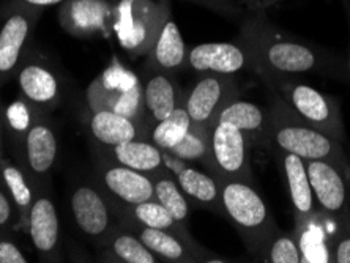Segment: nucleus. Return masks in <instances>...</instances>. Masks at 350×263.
<instances>
[{
  "mask_svg": "<svg viewBox=\"0 0 350 263\" xmlns=\"http://www.w3.org/2000/svg\"><path fill=\"white\" fill-rule=\"evenodd\" d=\"M349 71H350V57H349Z\"/></svg>",
  "mask_w": 350,
  "mask_h": 263,
  "instance_id": "ea45409f",
  "label": "nucleus"
},
{
  "mask_svg": "<svg viewBox=\"0 0 350 263\" xmlns=\"http://www.w3.org/2000/svg\"><path fill=\"white\" fill-rule=\"evenodd\" d=\"M59 156V137L44 117L35 115L23 136V169L37 191H48V182Z\"/></svg>",
  "mask_w": 350,
  "mask_h": 263,
  "instance_id": "7ed1b4c3",
  "label": "nucleus"
},
{
  "mask_svg": "<svg viewBox=\"0 0 350 263\" xmlns=\"http://www.w3.org/2000/svg\"><path fill=\"white\" fill-rule=\"evenodd\" d=\"M271 137L281 152L292 153L305 161H312V159L328 161L336 150V146L325 133L310 125L280 123L273 128Z\"/></svg>",
  "mask_w": 350,
  "mask_h": 263,
  "instance_id": "423d86ee",
  "label": "nucleus"
},
{
  "mask_svg": "<svg viewBox=\"0 0 350 263\" xmlns=\"http://www.w3.org/2000/svg\"><path fill=\"white\" fill-rule=\"evenodd\" d=\"M120 94H122L120 90L107 87L105 84V81H103V77L98 76L96 79L89 85V89H87V94H85L87 107H89L92 113L100 112V111H112Z\"/></svg>",
  "mask_w": 350,
  "mask_h": 263,
  "instance_id": "2f4dec72",
  "label": "nucleus"
},
{
  "mask_svg": "<svg viewBox=\"0 0 350 263\" xmlns=\"http://www.w3.org/2000/svg\"><path fill=\"white\" fill-rule=\"evenodd\" d=\"M128 225L158 259L167 262H194L198 259V246H194L189 238H185L174 232L150 229V227H144L136 223Z\"/></svg>",
  "mask_w": 350,
  "mask_h": 263,
  "instance_id": "4468645a",
  "label": "nucleus"
},
{
  "mask_svg": "<svg viewBox=\"0 0 350 263\" xmlns=\"http://www.w3.org/2000/svg\"><path fill=\"white\" fill-rule=\"evenodd\" d=\"M177 183L187 197L213 211L223 210L221 202V183L218 178L207 175L202 170L185 167L177 174Z\"/></svg>",
  "mask_w": 350,
  "mask_h": 263,
  "instance_id": "412c9836",
  "label": "nucleus"
},
{
  "mask_svg": "<svg viewBox=\"0 0 350 263\" xmlns=\"http://www.w3.org/2000/svg\"><path fill=\"white\" fill-rule=\"evenodd\" d=\"M219 183L250 178L243 131L230 123L216 122L210 133V153L205 163Z\"/></svg>",
  "mask_w": 350,
  "mask_h": 263,
  "instance_id": "f03ea898",
  "label": "nucleus"
},
{
  "mask_svg": "<svg viewBox=\"0 0 350 263\" xmlns=\"http://www.w3.org/2000/svg\"><path fill=\"white\" fill-rule=\"evenodd\" d=\"M291 106L306 125L325 133L338 125V113L332 105L330 98L310 85L297 84L287 92Z\"/></svg>",
  "mask_w": 350,
  "mask_h": 263,
  "instance_id": "9b49d317",
  "label": "nucleus"
},
{
  "mask_svg": "<svg viewBox=\"0 0 350 263\" xmlns=\"http://www.w3.org/2000/svg\"><path fill=\"white\" fill-rule=\"evenodd\" d=\"M112 202V200H111ZM117 205V207H122V204H112ZM126 214H130L128 218V223H136L144 227H150V229H159V230H167L174 232V234H178L185 236V238H189L187 235V230L182 223L175 221L174 216L169 213V211L163 207L161 204L157 202L155 199L146 200V202L137 204V205H130V208H125Z\"/></svg>",
  "mask_w": 350,
  "mask_h": 263,
  "instance_id": "393cba45",
  "label": "nucleus"
},
{
  "mask_svg": "<svg viewBox=\"0 0 350 263\" xmlns=\"http://www.w3.org/2000/svg\"><path fill=\"white\" fill-rule=\"evenodd\" d=\"M282 166H284V175L287 180V186H289L291 200L297 213L301 216L311 214L314 207V193L310 183V177H308L305 159L298 158L292 153H284Z\"/></svg>",
  "mask_w": 350,
  "mask_h": 263,
  "instance_id": "5701e85b",
  "label": "nucleus"
},
{
  "mask_svg": "<svg viewBox=\"0 0 350 263\" xmlns=\"http://www.w3.org/2000/svg\"><path fill=\"white\" fill-rule=\"evenodd\" d=\"M70 207L78 229L92 240L105 243L116 229L111 199L89 183L78 184L71 191Z\"/></svg>",
  "mask_w": 350,
  "mask_h": 263,
  "instance_id": "20e7f679",
  "label": "nucleus"
},
{
  "mask_svg": "<svg viewBox=\"0 0 350 263\" xmlns=\"http://www.w3.org/2000/svg\"><path fill=\"white\" fill-rule=\"evenodd\" d=\"M24 2L32 5V7H49V5L62 3L64 0H24Z\"/></svg>",
  "mask_w": 350,
  "mask_h": 263,
  "instance_id": "4c0bfd02",
  "label": "nucleus"
},
{
  "mask_svg": "<svg viewBox=\"0 0 350 263\" xmlns=\"http://www.w3.org/2000/svg\"><path fill=\"white\" fill-rule=\"evenodd\" d=\"M109 5L105 0H70L62 8L60 20L66 32L76 37H92L105 30Z\"/></svg>",
  "mask_w": 350,
  "mask_h": 263,
  "instance_id": "ddd939ff",
  "label": "nucleus"
},
{
  "mask_svg": "<svg viewBox=\"0 0 350 263\" xmlns=\"http://www.w3.org/2000/svg\"><path fill=\"white\" fill-rule=\"evenodd\" d=\"M223 213L237 225L246 240H256L271 225V219L264 199L256 189L241 180L221 183Z\"/></svg>",
  "mask_w": 350,
  "mask_h": 263,
  "instance_id": "f257e3e1",
  "label": "nucleus"
},
{
  "mask_svg": "<svg viewBox=\"0 0 350 263\" xmlns=\"http://www.w3.org/2000/svg\"><path fill=\"white\" fill-rule=\"evenodd\" d=\"M117 260L125 263H157L158 257L142 243L135 232L114 229L105 243Z\"/></svg>",
  "mask_w": 350,
  "mask_h": 263,
  "instance_id": "a878e982",
  "label": "nucleus"
},
{
  "mask_svg": "<svg viewBox=\"0 0 350 263\" xmlns=\"http://www.w3.org/2000/svg\"><path fill=\"white\" fill-rule=\"evenodd\" d=\"M218 122L230 123L243 133H256L264 128L265 115L254 102L234 100L221 111Z\"/></svg>",
  "mask_w": 350,
  "mask_h": 263,
  "instance_id": "c85d7f7f",
  "label": "nucleus"
},
{
  "mask_svg": "<svg viewBox=\"0 0 350 263\" xmlns=\"http://www.w3.org/2000/svg\"><path fill=\"white\" fill-rule=\"evenodd\" d=\"M30 35V18L14 13L5 20L0 30V81L16 73L24 46Z\"/></svg>",
  "mask_w": 350,
  "mask_h": 263,
  "instance_id": "dca6fc26",
  "label": "nucleus"
},
{
  "mask_svg": "<svg viewBox=\"0 0 350 263\" xmlns=\"http://www.w3.org/2000/svg\"><path fill=\"white\" fill-rule=\"evenodd\" d=\"M27 229L30 240L44 260L57 262L60 259V224L57 208L48 191H38L27 214Z\"/></svg>",
  "mask_w": 350,
  "mask_h": 263,
  "instance_id": "6e6552de",
  "label": "nucleus"
},
{
  "mask_svg": "<svg viewBox=\"0 0 350 263\" xmlns=\"http://www.w3.org/2000/svg\"><path fill=\"white\" fill-rule=\"evenodd\" d=\"M24 252L12 240H0V263H27Z\"/></svg>",
  "mask_w": 350,
  "mask_h": 263,
  "instance_id": "c9c22d12",
  "label": "nucleus"
},
{
  "mask_svg": "<svg viewBox=\"0 0 350 263\" xmlns=\"http://www.w3.org/2000/svg\"><path fill=\"white\" fill-rule=\"evenodd\" d=\"M89 126L92 137L98 143L109 148L133 141V139H139L141 136V128L136 125V122L114 111H100L92 113Z\"/></svg>",
  "mask_w": 350,
  "mask_h": 263,
  "instance_id": "a211bd4d",
  "label": "nucleus"
},
{
  "mask_svg": "<svg viewBox=\"0 0 350 263\" xmlns=\"http://www.w3.org/2000/svg\"><path fill=\"white\" fill-rule=\"evenodd\" d=\"M144 106L150 125H157L158 122L171 115L175 107L182 105L177 85L164 73H157L148 77L142 85Z\"/></svg>",
  "mask_w": 350,
  "mask_h": 263,
  "instance_id": "f3484780",
  "label": "nucleus"
},
{
  "mask_svg": "<svg viewBox=\"0 0 350 263\" xmlns=\"http://www.w3.org/2000/svg\"><path fill=\"white\" fill-rule=\"evenodd\" d=\"M18 85L32 107L49 111L60 102V81L57 74L38 61H29L18 71Z\"/></svg>",
  "mask_w": 350,
  "mask_h": 263,
  "instance_id": "9d476101",
  "label": "nucleus"
},
{
  "mask_svg": "<svg viewBox=\"0 0 350 263\" xmlns=\"http://www.w3.org/2000/svg\"><path fill=\"white\" fill-rule=\"evenodd\" d=\"M112 111L130 118L133 122H144L146 106H144V92L141 82L136 81L131 87L123 90Z\"/></svg>",
  "mask_w": 350,
  "mask_h": 263,
  "instance_id": "7c9ffc66",
  "label": "nucleus"
},
{
  "mask_svg": "<svg viewBox=\"0 0 350 263\" xmlns=\"http://www.w3.org/2000/svg\"><path fill=\"white\" fill-rule=\"evenodd\" d=\"M98 175L106 194L118 204L137 205L155 199V188L150 175L122 166L116 161L103 163L98 167Z\"/></svg>",
  "mask_w": 350,
  "mask_h": 263,
  "instance_id": "0eeeda50",
  "label": "nucleus"
},
{
  "mask_svg": "<svg viewBox=\"0 0 350 263\" xmlns=\"http://www.w3.org/2000/svg\"><path fill=\"white\" fill-rule=\"evenodd\" d=\"M0 175H2L5 189L8 191L10 197L13 199L14 205H16L19 218H24L27 221L29 210L32 207L33 200L38 194L32 180L29 178V175L25 174L23 167H18L12 163L3 161V158L0 159Z\"/></svg>",
  "mask_w": 350,
  "mask_h": 263,
  "instance_id": "b1692460",
  "label": "nucleus"
},
{
  "mask_svg": "<svg viewBox=\"0 0 350 263\" xmlns=\"http://www.w3.org/2000/svg\"><path fill=\"white\" fill-rule=\"evenodd\" d=\"M269 262L271 263H301L303 254L300 246L291 236H280L273 241L269 252Z\"/></svg>",
  "mask_w": 350,
  "mask_h": 263,
  "instance_id": "473e14b6",
  "label": "nucleus"
},
{
  "mask_svg": "<svg viewBox=\"0 0 350 263\" xmlns=\"http://www.w3.org/2000/svg\"><path fill=\"white\" fill-rule=\"evenodd\" d=\"M16 211V205L10 197L8 191L0 188V230H7L14 224Z\"/></svg>",
  "mask_w": 350,
  "mask_h": 263,
  "instance_id": "f704fd0d",
  "label": "nucleus"
},
{
  "mask_svg": "<svg viewBox=\"0 0 350 263\" xmlns=\"http://www.w3.org/2000/svg\"><path fill=\"white\" fill-rule=\"evenodd\" d=\"M3 153V122H2V113H0V159H2Z\"/></svg>",
  "mask_w": 350,
  "mask_h": 263,
  "instance_id": "58836bf2",
  "label": "nucleus"
},
{
  "mask_svg": "<svg viewBox=\"0 0 350 263\" xmlns=\"http://www.w3.org/2000/svg\"><path fill=\"white\" fill-rule=\"evenodd\" d=\"M336 262L350 263V238L342 240L336 247Z\"/></svg>",
  "mask_w": 350,
  "mask_h": 263,
  "instance_id": "e433bc0d",
  "label": "nucleus"
},
{
  "mask_svg": "<svg viewBox=\"0 0 350 263\" xmlns=\"http://www.w3.org/2000/svg\"><path fill=\"white\" fill-rule=\"evenodd\" d=\"M152 60L163 71H177L187 61V46L174 20L159 29L152 46Z\"/></svg>",
  "mask_w": 350,
  "mask_h": 263,
  "instance_id": "aec40b11",
  "label": "nucleus"
},
{
  "mask_svg": "<svg viewBox=\"0 0 350 263\" xmlns=\"http://www.w3.org/2000/svg\"><path fill=\"white\" fill-rule=\"evenodd\" d=\"M152 7L141 0H122L117 8L116 32L120 44L128 51L142 53L152 48L157 35L153 33Z\"/></svg>",
  "mask_w": 350,
  "mask_h": 263,
  "instance_id": "1a4fd4ad",
  "label": "nucleus"
},
{
  "mask_svg": "<svg viewBox=\"0 0 350 263\" xmlns=\"http://www.w3.org/2000/svg\"><path fill=\"white\" fill-rule=\"evenodd\" d=\"M7 117H8V122H10V125H12L13 130L18 133H23V136H24V133L27 131L30 123H32V120H33V118H30L29 109L24 102H14L13 106H10Z\"/></svg>",
  "mask_w": 350,
  "mask_h": 263,
  "instance_id": "72a5a7b5",
  "label": "nucleus"
},
{
  "mask_svg": "<svg viewBox=\"0 0 350 263\" xmlns=\"http://www.w3.org/2000/svg\"><path fill=\"white\" fill-rule=\"evenodd\" d=\"M312 193L328 213H338L346 202V184L332 163L323 159L305 161Z\"/></svg>",
  "mask_w": 350,
  "mask_h": 263,
  "instance_id": "2eb2a0df",
  "label": "nucleus"
},
{
  "mask_svg": "<svg viewBox=\"0 0 350 263\" xmlns=\"http://www.w3.org/2000/svg\"><path fill=\"white\" fill-rule=\"evenodd\" d=\"M191 125V118H189L187 109H185V105L182 102V105L175 107L171 115L158 122L157 125H153L150 133L152 142L161 148L163 152H169L187 136Z\"/></svg>",
  "mask_w": 350,
  "mask_h": 263,
  "instance_id": "bb28decb",
  "label": "nucleus"
},
{
  "mask_svg": "<svg viewBox=\"0 0 350 263\" xmlns=\"http://www.w3.org/2000/svg\"><path fill=\"white\" fill-rule=\"evenodd\" d=\"M188 61L198 73L230 76L245 66V54L232 43H204L189 51Z\"/></svg>",
  "mask_w": 350,
  "mask_h": 263,
  "instance_id": "f8f14e48",
  "label": "nucleus"
},
{
  "mask_svg": "<svg viewBox=\"0 0 350 263\" xmlns=\"http://www.w3.org/2000/svg\"><path fill=\"white\" fill-rule=\"evenodd\" d=\"M265 60L273 70L287 74L308 73L316 66V54L310 48L297 43H273L265 53Z\"/></svg>",
  "mask_w": 350,
  "mask_h": 263,
  "instance_id": "4be33fe9",
  "label": "nucleus"
},
{
  "mask_svg": "<svg viewBox=\"0 0 350 263\" xmlns=\"http://www.w3.org/2000/svg\"><path fill=\"white\" fill-rule=\"evenodd\" d=\"M210 133L212 128L191 125L182 141L167 153L183 163H207L210 153Z\"/></svg>",
  "mask_w": 350,
  "mask_h": 263,
  "instance_id": "cd10ccee",
  "label": "nucleus"
},
{
  "mask_svg": "<svg viewBox=\"0 0 350 263\" xmlns=\"http://www.w3.org/2000/svg\"><path fill=\"white\" fill-rule=\"evenodd\" d=\"M234 81L226 74H207L196 82L183 101L193 125L213 128L221 111L235 100Z\"/></svg>",
  "mask_w": 350,
  "mask_h": 263,
  "instance_id": "39448f33",
  "label": "nucleus"
},
{
  "mask_svg": "<svg viewBox=\"0 0 350 263\" xmlns=\"http://www.w3.org/2000/svg\"><path fill=\"white\" fill-rule=\"evenodd\" d=\"M152 178L157 202L161 204L174 216L175 221L183 224L189 216V205L178 183H175L167 175H155Z\"/></svg>",
  "mask_w": 350,
  "mask_h": 263,
  "instance_id": "c756f323",
  "label": "nucleus"
},
{
  "mask_svg": "<svg viewBox=\"0 0 350 263\" xmlns=\"http://www.w3.org/2000/svg\"><path fill=\"white\" fill-rule=\"evenodd\" d=\"M112 156H114V161L122 166L153 175V177L158 175V170L164 167L161 148L153 142H146L142 139H133V141L112 147Z\"/></svg>",
  "mask_w": 350,
  "mask_h": 263,
  "instance_id": "6ab92c4d",
  "label": "nucleus"
}]
</instances>
